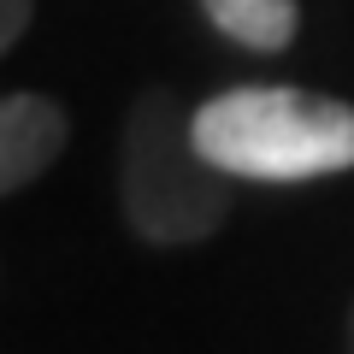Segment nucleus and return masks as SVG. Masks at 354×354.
<instances>
[{
  "label": "nucleus",
  "instance_id": "nucleus-1",
  "mask_svg": "<svg viewBox=\"0 0 354 354\" xmlns=\"http://www.w3.org/2000/svg\"><path fill=\"white\" fill-rule=\"evenodd\" d=\"M195 148L248 183H313L354 171V106L325 88L242 83L195 106Z\"/></svg>",
  "mask_w": 354,
  "mask_h": 354
},
{
  "label": "nucleus",
  "instance_id": "nucleus-2",
  "mask_svg": "<svg viewBox=\"0 0 354 354\" xmlns=\"http://www.w3.org/2000/svg\"><path fill=\"white\" fill-rule=\"evenodd\" d=\"M230 183L195 148V113H183L171 88H142L130 101L118 142V207L130 236L148 248H189L230 218Z\"/></svg>",
  "mask_w": 354,
  "mask_h": 354
},
{
  "label": "nucleus",
  "instance_id": "nucleus-3",
  "mask_svg": "<svg viewBox=\"0 0 354 354\" xmlns=\"http://www.w3.org/2000/svg\"><path fill=\"white\" fill-rule=\"evenodd\" d=\"M65 142H71V118H65V106L53 95L6 88V101H0V189L6 195L30 189L65 153Z\"/></svg>",
  "mask_w": 354,
  "mask_h": 354
},
{
  "label": "nucleus",
  "instance_id": "nucleus-4",
  "mask_svg": "<svg viewBox=\"0 0 354 354\" xmlns=\"http://www.w3.org/2000/svg\"><path fill=\"white\" fill-rule=\"evenodd\" d=\"M201 12L218 36H230L248 53H283L301 30L295 0H201Z\"/></svg>",
  "mask_w": 354,
  "mask_h": 354
},
{
  "label": "nucleus",
  "instance_id": "nucleus-5",
  "mask_svg": "<svg viewBox=\"0 0 354 354\" xmlns=\"http://www.w3.org/2000/svg\"><path fill=\"white\" fill-rule=\"evenodd\" d=\"M30 18H36V0H0V53H12L24 41Z\"/></svg>",
  "mask_w": 354,
  "mask_h": 354
},
{
  "label": "nucleus",
  "instance_id": "nucleus-6",
  "mask_svg": "<svg viewBox=\"0 0 354 354\" xmlns=\"http://www.w3.org/2000/svg\"><path fill=\"white\" fill-rule=\"evenodd\" d=\"M342 348L354 354V301H348V330H342Z\"/></svg>",
  "mask_w": 354,
  "mask_h": 354
}]
</instances>
